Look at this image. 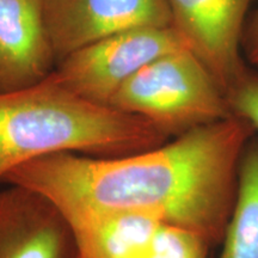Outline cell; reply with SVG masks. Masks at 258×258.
I'll use <instances>...</instances> for the list:
<instances>
[{"label":"cell","instance_id":"obj_10","mask_svg":"<svg viewBox=\"0 0 258 258\" xmlns=\"http://www.w3.org/2000/svg\"><path fill=\"white\" fill-rule=\"evenodd\" d=\"M218 258H258V137L253 134L240 158L235 201Z\"/></svg>","mask_w":258,"mask_h":258},{"label":"cell","instance_id":"obj_11","mask_svg":"<svg viewBox=\"0 0 258 258\" xmlns=\"http://www.w3.org/2000/svg\"><path fill=\"white\" fill-rule=\"evenodd\" d=\"M211 246L195 232L160 224L141 258H207Z\"/></svg>","mask_w":258,"mask_h":258},{"label":"cell","instance_id":"obj_5","mask_svg":"<svg viewBox=\"0 0 258 258\" xmlns=\"http://www.w3.org/2000/svg\"><path fill=\"white\" fill-rule=\"evenodd\" d=\"M253 0H167L171 27L226 95L249 70L243 35Z\"/></svg>","mask_w":258,"mask_h":258},{"label":"cell","instance_id":"obj_7","mask_svg":"<svg viewBox=\"0 0 258 258\" xmlns=\"http://www.w3.org/2000/svg\"><path fill=\"white\" fill-rule=\"evenodd\" d=\"M0 258H79L70 221L47 196L11 185L0 190Z\"/></svg>","mask_w":258,"mask_h":258},{"label":"cell","instance_id":"obj_1","mask_svg":"<svg viewBox=\"0 0 258 258\" xmlns=\"http://www.w3.org/2000/svg\"><path fill=\"white\" fill-rule=\"evenodd\" d=\"M253 134L249 123L232 116L128 156L49 154L22 164L3 180L47 196L69 220L138 213L195 232L213 246L224 238L241 153Z\"/></svg>","mask_w":258,"mask_h":258},{"label":"cell","instance_id":"obj_13","mask_svg":"<svg viewBox=\"0 0 258 258\" xmlns=\"http://www.w3.org/2000/svg\"><path fill=\"white\" fill-rule=\"evenodd\" d=\"M243 54L251 69L258 72V6L247 17L243 35Z\"/></svg>","mask_w":258,"mask_h":258},{"label":"cell","instance_id":"obj_12","mask_svg":"<svg viewBox=\"0 0 258 258\" xmlns=\"http://www.w3.org/2000/svg\"><path fill=\"white\" fill-rule=\"evenodd\" d=\"M231 115L239 117L258 132V72L249 67L246 73L227 92Z\"/></svg>","mask_w":258,"mask_h":258},{"label":"cell","instance_id":"obj_4","mask_svg":"<svg viewBox=\"0 0 258 258\" xmlns=\"http://www.w3.org/2000/svg\"><path fill=\"white\" fill-rule=\"evenodd\" d=\"M184 48L172 27L132 29L73 51L57 62L49 77L82 98L109 106L115 93L138 71Z\"/></svg>","mask_w":258,"mask_h":258},{"label":"cell","instance_id":"obj_3","mask_svg":"<svg viewBox=\"0 0 258 258\" xmlns=\"http://www.w3.org/2000/svg\"><path fill=\"white\" fill-rule=\"evenodd\" d=\"M109 106L140 116L169 139L232 117L226 93L186 48L138 71L115 93Z\"/></svg>","mask_w":258,"mask_h":258},{"label":"cell","instance_id":"obj_2","mask_svg":"<svg viewBox=\"0 0 258 258\" xmlns=\"http://www.w3.org/2000/svg\"><path fill=\"white\" fill-rule=\"evenodd\" d=\"M170 139L140 116L82 98L50 77L0 93V180L22 164L60 152L111 158Z\"/></svg>","mask_w":258,"mask_h":258},{"label":"cell","instance_id":"obj_6","mask_svg":"<svg viewBox=\"0 0 258 258\" xmlns=\"http://www.w3.org/2000/svg\"><path fill=\"white\" fill-rule=\"evenodd\" d=\"M42 12L56 64L118 32L171 27L167 0H42Z\"/></svg>","mask_w":258,"mask_h":258},{"label":"cell","instance_id":"obj_9","mask_svg":"<svg viewBox=\"0 0 258 258\" xmlns=\"http://www.w3.org/2000/svg\"><path fill=\"white\" fill-rule=\"evenodd\" d=\"M69 221L79 258H141L160 225L128 212L93 213Z\"/></svg>","mask_w":258,"mask_h":258},{"label":"cell","instance_id":"obj_8","mask_svg":"<svg viewBox=\"0 0 258 258\" xmlns=\"http://www.w3.org/2000/svg\"><path fill=\"white\" fill-rule=\"evenodd\" d=\"M55 66L42 0H0V93L37 85Z\"/></svg>","mask_w":258,"mask_h":258}]
</instances>
